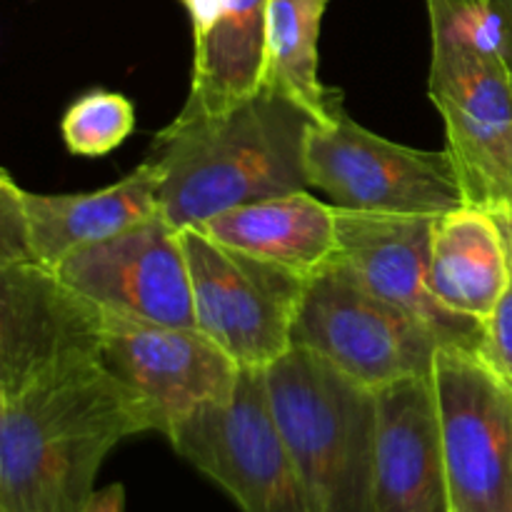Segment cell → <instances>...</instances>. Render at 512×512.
<instances>
[{
    "mask_svg": "<svg viewBox=\"0 0 512 512\" xmlns=\"http://www.w3.org/2000/svg\"><path fill=\"white\" fill-rule=\"evenodd\" d=\"M140 433L153 418L103 358L0 395V512H85L110 450Z\"/></svg>",
    "mask_w": 512,
    "mask_h": 512,
    "instance_id": "obj_1",
    "label": "cell"
},
{
    "mask_svg": "<svg viewBox=\"0 0 512 512\" xmlns=\"http://www.w3.org/2000/svg\"><path fill=\"white\" fill-rule=\"evenodd\" d=\"M315 118L273 83L213 115L180 118L155 135L160 215L178 230L275 195L310 190Z\"/></svg>",
    "mask_w": 512,
    "mask_h": 512,
    "instance_id": "obj_2",
    "label": "cell"
},
{
    "mask_svg": "<svg viewBox=\"0 0 512 512\" xmlns=\"http://www.w3.org/2000/svg\"><path fill=\"white\" fill-rule=\"evenodd\" d=\"M433 35L428 95L470 205H512V80L490 0H425Z\"/></svg>",
    "mask_w": 512,
    "mask_h": 512,
    "instance_id": "obj_3",
    "label": "cell"
},
{
    "mask_svg": "<svg viewBox=\"0 0 512 512\" xmlns=\"http://www.w3.org/2000/svg\"><path fill=\"white\" fill-rule=\"evenodd\" d=\"M265 380L313 512H378L375 390L303 348L270 365Z\"/></svg>",
    "mask_w": 512,
    "mask_h": 512,
    "instance_id": "obj_4",
    "label": "cell"
},
{
    "mask_svg": "<svg viewBox=\"0 0 512 512\" xmlns=\"http://www.w3.org/2000/svg\"><path fill=\"white\" fill-rule=\"evenodd\" d=\"M310 188L338 210L443 218L468 205L463 178L445 150H418L355 123L343 108L310 128Z\"/></svg>",
    "mask_w": 512,
    "mask_h": 512,
    "instance_id": "obj_5",
    "label": "cell"
},
{
    "mask_svg": "<svg viewBox=\"0 0 512 512\" xmlns=\"http://www.w3.org/2000/svg\"><path fill=\"white\" fill-rule=\"evenodd\" d=\"M293 348L310 350L363 388L380 390L413 375H433L443 343L335 258L305 283Z\"/></svg>",
    "mask_w": 512,
    "mask_h": 512,
    "instance_id": "obj_6",
    "label": "cell"
},
{
    "mask_svg": "<svg viewBox=\"0 0 512 512\" xmlns=\"http://www.w3.org/2000/svg\"><path fill=\"white\" fill-rule=\"evenodd\" d=\"M168 440L240 512H313L275 423L265 370H243L228 400L195 410L170 430Z\"/></svg>",
    "mask_w": 512,
    "mask_h": 512,
    "instance_id": "obj_7",
    "label": "cell"
},
{
    "mask_svg": "<svg viewBox=\"0 0 512 512\" xmlns=\"http://www.w3.org/2000/svg\"><path fill=\"white\" fill-rule=\"evenodd\" d=\"M195 323L243 370H268L293 350L308 280L228 248L198 228L183 230Z\"/></svg>",
    "mask_w": 512,
    "mask_h": 512,
    "instance_id": "obj_8",
    "label": "cell"
},
{
    "mask_svg": "<svg viewBox=\"0 0 512 512\" xmlns=\"http://www.w3.org/2000/svg\"><path fill=\"white\" fill-rule=\"evenodd\" d=\"M450 512H512V390L465 348L438 350L433 370Z\"/></svg>",
    "mask_w": 512,
    "mask_h": 512,
    "instance_id": "obj_9",
    "label": "cell"
},
{
    "mask_svg": "<svg viewBox=\"0 0 512 512\" xmlns=\"http://www.w3.org/2000/svg\"><path fill=\"white\" fill-rule=\"evenodd\" d=\"M100 358L145 405L155 433L165 438L195 410L228 400L243 373L198 328L145 323L110 313H103Z\"/></svg>",
    "mask_w": 512,
    "mask_h": 512,
    "instance_id": "obj_10",
    "label": "cell"
},
{
    "mask_svg": "<svg viewBox=\"0 0 512 512\" xmlns=\"http://www.w3.org/2000/svg\"><path fill=\"white\" fill-rule=\"evenodd\" d=\"M53 270L103 313L198 328L183 230L163 215L75 250Z\"/></svg>",
    "mask_w": 512,
    "mask_h": 512,
    "instance_id": "obj_11",
    "label": "cell"
},
{
    "mask_svg": "<svg viewBox=\"0 0 512 512\" xmlns=\"http://www.w3.org/2000/svg\"><path fill=\"white\" fill-rule=\"evenodd\" d=\"M103 310L40 263L0 265V395L100 358Z\"/></svg>",
    "mask_w": 512,
    "mask_h": 512,
    "instance_id": "obj_12",
    "label": "cell"
},
{
    "mask_svg": "<svg viewBox=\"0 0 512 512\" xmlns=\"http://www.w3.org/2000/svg\"><path fill=\"white\" fill-rule=\"evenodd\" d=\"M435 220L338 210V258L378 298L433 330L440 343L480 353L483 323L445 310L430 290Z\"/></svg>",
    "mask_w": 512,
    "mask_h": 512,
    "instance_id": "obj_13",
    "label": "cell"
},
{
    "mask_svg": "<svg viewBox=\"0 0 512 512\" xmlns=\"http://www.w3.org/2000/svg\"><path fill=\"white\" fill-rule=\"evenodd\" d=\"M378 512H450L448 465L433 375L375 390Z\"/></svg>",
    "mask_w": 512,
    "mask_h": 512,
    "instance_id": "obj_14",
    "label": "cell"
},
{
    "mask_svg": "<svg viewBox=\"0 0 512 512\" xmlns=\"http://www.w3.org/2000/svg\"><path fill=\"white\" fill-rule=\"evenodd\" d=\"M33 263L55 268L75 250L115 238L160 215L158 173L148 160L93 193L43 195L20 188Z\"/></svg>",
    "mask_w": 512,
    "mask_h": 512,
    "instance_id": "obj_15",
    "label": "cell"
},
{
    "mask_svg": "<svg viewBox=\"0 0 512 512\" xmlns=\"http://www.w3.org/2000/svg\"><path fill=\"white\" fill-rule=\"evenodd\" d=\"M198 230L305 280L338 258V208L310 190L240 205L205 220Z\"/></svg>",
    "mask_w": 512,
    "mask_h": 512,
    "instance_id": "obj_16",
    "label": "cell"
},
{
    "mask_svg": "<svg viewBox=\"0 0 512 512\" xmlns=\"http://www.w3.org/2000/svg\"><path fill=\"white\" fill-rule=\"evenodd\" d=\"M510 283L508 240L493 210L468 203L435 220L430 290L445 310L485 323Z\"/></svg>",
    "mask_w": 512,
    "mask_h": 512,
    "instance_id": "obj_17",
    "label": "cell"
},
{
    "mask_svg": "<svg viewBox=\"0 0 512 512\" xmlns=\"http://www.w3.org/2000/svg\"><path fill=\"white\" fill-rule=\"evenodd\" d=\"M270 0H225L208 30L193 38V80L180 118L228 110L268 80Z\"/></svg>",
    "mask_w": 512,
    "mask_h": 512,
    "instance_id": "obj_18",
    "label": "cell"
},
{
    "mask_svg": "<svg viewBox=\"0 0 512 512\" xmlns=\"http://www.w3.org/2000/svg\"><path fill=\"white\" fill-rule=\"evenodd\" d=\"M330 0H270L268 5V80L318 123H328L343 108V93L320 80V28Z\"/></svg>",
    "mask_w": 512,
    "mask_h": 512,
    "instance_id": "obj_19",
    "label": "cell"
},
{
    "mask_svg": "<svg viewBox=\"0 0 512 512\" xmlns=\"http://www.w3.org/2000/svg\"><path fill=\"white\" fill-rule=\"evenodd\" d=\"M135 128V108L123 93L88 90L68 105L60 118V135L68 153L103 158L128 140Z\"/></svg>",
    "mask_w": 512,
    "mask_h": 512,
    "instance_id": "obj_20",
    "label": "cell"
},
{
    "mask_svg": "<svg viewBox=\"0 0 512 512\" xmlns=\"http://www.w3.org/2000/svg\"><path fill=\"white\" fill-rule=\"evenodd\" d=\"M33 263L20 183L8 170L0 173V265Z\"/></svg>",
    "mask_w": 512,
    "mask_h": 512,
    "instance_id": "obj_21",
    "label": "cell"
},
{
    "mask_svg": "<svg viewBox=\"0 0 512 512\" xmlns=\"http://www.w3.org/2000/svg\"><path fill=\"white\" fill-rule=\"evenodd\" d=\"M480 355L512 390V283L495 313L483 323Z\"/></svg>",
    "mask_w": 512,
    "mask_h": 512,
    "instance_id": "obj_22",
    "label": "cell"
},
{
    "mask_svg": "<svg viewBox=\"0 0 512 512\" xmlns=\"http://www.w3.org/2000/svg\"><path fill=\"white\" fill-rule=\"evenodd\" d=\"M490 5L500 20V55L512 80V0H490Z\"/></svg>",
    "mask_w": 512,
    "mask_h": 512,
    "instance_id": "obj_23",
    "label": "cell"
},
{
    "mask_svg": "<svg viewBox=\"0 0 512 512\" xmlns=\"http://www.w3.org/2000/svg\"><path fill=\"white\" fill-rule=\"evenodd\" d=\"M85 512H125V488L115 483L98 490Z\"/></svg>",
    "mask_w": 512,
    "mask_h": 512,
    "instance_id": "obj_24",
    "label": "cell"
},
{
    "mask_svg": "<svg viewBox=\"0 0 512 512\" xmlns=\"http://www.w3.org/2000/svg\"><path fill=\"white\" fill-rule=\"evenodd\" d=\"M498 215L500 220V228H503V235L505 240H508V250H510V263H512V213H508V210H500Z\"/></svg>",
    "mask_w": 512,
    "mask_h": 512,
    "instance_id": "obj_25",
    "label": "cell"
},
{
    "mask_svg": "<svg viewBox=\"0 0 512 512\" xmlns=\"http://www.w3.org/2000/svg\"><path fill=\"white\" fill-rule=\"evenodd\" d=\"M508 213H512V205H510V208H508Z\"/></svg>",
    "mask_w": 512,
    "mask_h": 512,
    "instance_id": "obj_26",
    "label": "cell"
}]
</instances>
